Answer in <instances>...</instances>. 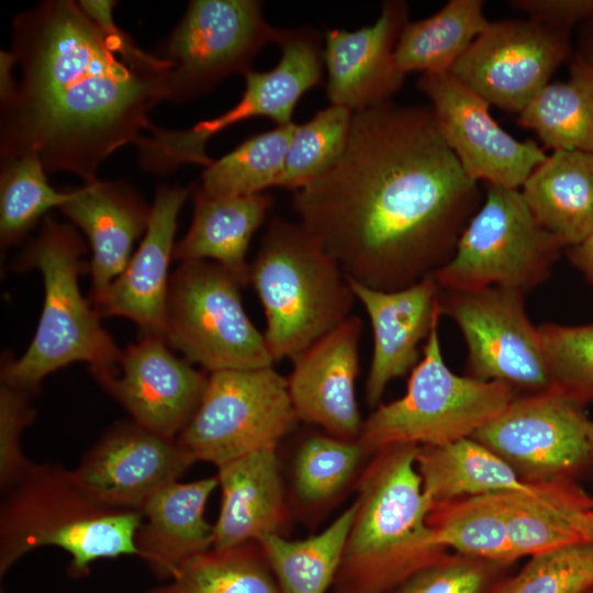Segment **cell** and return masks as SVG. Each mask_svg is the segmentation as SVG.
Instances as JSON below:
<instances>
[{
	"mask_svg": "<svg viewBox=\"0 0 593 593\" xmlns=\"http://www.w3.org/2000/svg\"><path fill=\"white\" fill-rule=\"evenodd\" d=\"M133 422L176 439L197 411L208 377L175 356L161 335L141 333L114 371H91Z\"/></svg>",
	"mask_w": 593,
	"mask_h": 593,
	"instance_id": "cell-17",
	"label": "cell"
},
{
	"mask_svg": "<svg viewBox=\"0 0 593 593\" xmlns=\"http://www.w3.org/2000/svg\"><path fill=\"white\" fill-rule=\"evenodd\" d=\"M353 114L331 104L304 124H295L279 188L296 191L332 168L346 148Z\"/></svg>",
	"mask_w": 593,
	"mask_h": 593,
	"instance_id": "cell-37",
	"label": "cell"
},
{
	"mask_svg": "<svg viewBox=\"0 0 593 593\" xmlns=\"http://www.w3.org/2000/svg\"><path fill=\"white\" fill-rule=\"evenodd\" d=\"M271 205L272 198L266 193L206 198L197 191L191 225L175 243L172 259L216 262L246 286L248 245Z\"/></svg>",
	"mask_w": 593,
	"mask_h": 593,
	"instance_id": "cell-28",
	"label": "cell"
},
{
	"mask_svg": "<svg viewBox=\"0 0 593 593\" xmlns=\"http://www.w3.org/2000/svg\"><path fill=\"white\" fill-rule=\"evenodd\" d=\"M243 286L209 260L183 261L169 279L163 337L210 373L271 367L264 334L244 309Z\"/></svg>",
	"mask_w": 593,
	"mask_h": 593,
	"instance_id": "cell-9",
	"label": "cell"
},
{
	"mask_svg": "<svg viewBox=\"0 0 593 593\" xmlns=\"http://www.w3.org/2000/svg\"><path fill=\"white\" fill-rule=\"evenodd\" d=\"M353 293L363 306L372 329L373 348L365 396L378 406L387 385L418 363V345L427 337L440 313V287L429 276L410 287L383 291L348 278Z\"/></svg>",
	"mask_w": 593,
	"mask_h": 593,
	"instance_id": "cell-21",
	"label": "cell"
},
{
	"mask_svg": "<svg viewBox=\"0 0 593 593\" xmlns=\"http://www.w3.org/2000/svg\"><path fill=\"white\" fill-rule=\"evenodd\" d=\"M586 405L552 384L514 399L471 437L526 482L574 479L591 466Z\"/></svg>",
	"mask_w": 593,
	"mask_h": 593,
	"instance_id": "cell-13",
	"label": "cell"
},
{
	"mask_svg": "<svg viewBox=\"0 0 593 593\" xmlns=\"http://www.w3.org/2000/svg\"><path fill=\"white\" fill-rule=\"evenodd\" d=\"M294 126V123L277 125L253 135L213 160L205 167L197 191L206 198H223L253 195L279 187Z\"/></svg>",
	"mask_w": 593,
	"mask_h": 593,
	"instance_id": "cell-35",
	"label": "cell"
},
{
	"mask_svg": "<svg viewBox=\"0 0 593 593\" xmlns=\"http://www.w3.org/2000/svg\"><path fill=\"white\" fill-rule=\"evenodd\" d=\"M537 222L562 247L593 233V153L553 150L521 190Z\"/></svg>",
	"mask_w": 593,
	"mask_h": 593,
	"instance_id": "cell-27",
	"label": "cell"
},
{
	"mask_svg": "<svg viewBox=\"0 0 593 593\" xmlns=\"http://www.w3.org/2000/svg\"><path fill=\"white\" fill-rule=\"evenodd\" d=\"M577 53L593 67V16L579 25Z\"/></svg>",
	"mask_w": 593,
	"mask_h": 593,
	"instance_id": "cell-46",
	"label": "cell"
},
{
	"mask_svg": "<svg viewBox=\"0 0 593 593\" xmlns=\"http://www.w3.org/2000/svg\"><path fill=\"white\" fill-rule=\"evenodd\" d=\"M248 282L266 317L264 337L273 361L293 360L350 316L356 300L338 262L301 224L273 217Z\"/></svg>",
	"mask_w": 593,
	"mask_h": 593,
	"instance_id": "cell-6",
	"label": "cell"
},
{
	"mask_svg": "<svg viewBox=\"0 0 593 593\" xmlns=\"http://www.w3.org/2000/svg\"><path fill=\"white\" fill-rule=\"evenodd\" d=\"M479 203L432 108L390 101L354 112L340 158L293 197L300 224L346 276L383 291L447 264Z\"/></svg>",
	"mask_w": 593,
	"mask_h": 593,
	"instance_id": "cell-1",
	"label": "cell"
},
{
	"mask_svg": "<svg viewBox=\"0 0 593 593\" xmlns=\"http://www.w3.org/2000/svg\"><path fill=\"white\" fill-rule=\"evenodd\" d=\"M43 164L30 155L2 160L0 176L1 248L19 243L53 208H60L68 191L53 188Z\"/></svg>",
	"mask_w": 593,
	"mask_h": 593,
	"instance_id": "cell-36",
	"label": "cell"
},
{
	"mask_svg": "<svg viewBox=\"0 0 593 593\" xmlns=\"http://www.w3.org/2000/svg\"><path fill=\"white\" fill-rule=\"evenodd\" d=\"M368 452L358 440L312 435L300 446L293 469L294 492L306 506L336 497L353 481Z\"/></svg>",
	"mask_w": 593,
	"mask_h": 593,
	"instance_id": "cell-38",
	"label": "cell"
},
{
	"mask_svg": "<svg viewBox=\"0 0 593 593\" xmlns=\"http://www.w3.org/2000/svg\"><path fill=\"white\" fill-rule=\"evenodd\" d=\"M427 522L436 541L458 555L495 564L515 560L497 492L434 504Z\"/></svg>",
	"mask_w": 593,
	"mask_h": 593,
	"instance_id": "cell-33",
	"label": "cell"
},
{
	"mask_svg": "<svg viewBox=\"0 0 593 593\" xmlns=\"http://www.w3.org/2000/svg\"><path fill=\"white\" fill-rule=\"evenodd\" d=\"M18 64L11 52L0 53V100L1 107L8 104L16 91L18 83L13 78V66Z\"/></svg>",
	"mask_w": 593,
	"mask_h": 593,
	"instance_id": "cell-45",
	"label": "cell"
},
{
	"mask_svg": "<svg viewBox=\"0 0 593 593\" xmlns=\"http://www.w3.org/2000/svg\"><path fill=\"white\" fill-rule=\"evenodd\" d=\"M514 559L593 542V497L574 479L497 492Z\"/></svg>",
	"mask_w": 593,
	"mask_h": 593,
	"instance_id": "cell-24",
	"label": "cell"
},
{
	"mask_svg": "<svg viewBox=\"0 0 593 593\" xmlns=\"http://www.w3.org/2000/svg\"><path fill=\"white\" fill-rule=\"evenodd\" d=\"M189 193L190 188L177 186L157 189L144 239L102 301L93 306L100 316L126 317L141 327V333L163 336L177 219Z\"/></svg>",
	"mask_w": 593,
	"mask_h": 593,
	"instance_id": "cell-22",
	"label": "cell"
},
{
	"mask_svg": "<svg viewBox=\"0 0 593 593\" xmlns=\"http://www.w3.org/2000/svg\"><path fill=\"white\" fill-rule=\"evenodd\" d=\"M552 384L584 403L593 401V323L538 326Z\"/></svg>",
	"mask_w": 593,
	"mask_h": 593,
	"instance_id": "cell-40",
	"label": "cell"
},
{
	"mask_svg": "<svg viewBox=\"0 0 593 593\" xmlns=\"http://www.w3.org/2000/svg\"><path fill=\"white\" fill-rule=\"evenodd\" d=\"M593 586V542L537 553L495 593H585Z\"/></svg>",
	"mask_w": 593,
	"mask_h": 593,
	"instance_id": "cell-39",
	"label": "cell"
},
{
	"mask_svg": "<svg viewBox=\"0 0 593 593\" xmlns=\"http://www.w3.org/2000/svg\"><path fill=\"white\" fill-rule=\"evenodd\" d=\"M585 593H593V586L589 589Z\"/></svg>",
	"mask_w": 593,
	"mask_h": 593,
	"instance_id": "cell-48",
	"label": "cell"
},
{
	"mask_svg": "<svg viewBox=\"0 0 593 593\" xmlns=\"http://www.w3.org/2000/svg\"><path fill=\"white\" fill-rule=\"evenodd\" d=\"M355 511L353 502L323 532L302 540L267 535L257 541L281 593H326L339 568Z\"/></svg>",
	"mask_w": 593,
	"mask_h": 593,
	"instance_id": "cell-32",
	"label": "cell"
},
{
	"mask_svg": "<svg viewBox=\"0 0 593 593\" xmlns=\"http://www.w3.org/2000/svg\"><path fill=\"white\" fill-rule=\"evenodd\" d=\"M192 463L177 439L127 421L108 429L71 473L99 504L142 512L157 491L178 481Z\"/></svg>",
	"mask_w": 593,
	"mask_h": 593,
	"instance_id": "cell-18",
	"label": "cell"
},
{
	"mask_svg": "<svg viewBox=\"0 0 593 593\" xmlns=\"http://www.w3.org/2000/svg\"><path fill=\"white\" fill-rule=\"evenodd\" d=\"M31 393L0 385V485L4 491L31 462L21 448L23 430L33 422Z\"/></svg>",
	"mask_w": 593,
	"mask_h": 593,
	"instance_id": "cell-42",
	"label": "cell"
},
{
	"mask_svg": "<svg viewBox=\"0 0 593 593\" xmlns=\"http://www.w3.org/2000/svg\"><path fill=\"white\" fill-rule=\"evenodd\" d=\"M493 566L458 553L446 555L389 593H482Z\"/></svg>",
	"mask_w": 593,
	"mask_h": 593,
	"instance_id": "cell-41",
	"label": "cell"
},
{
	"mask_svg": "<svg viewBox=\"0 0 593 593\" xmlns=\"http://www.w3.org/2000/svg\"><path fill=\"white\" fill-rule=\"evenodd\" d=\"M59 209L89 239V301L96 306L128 264L135 239L147 230L152 206L124 181L96 180L68 191Z\"/></svg>",
	"mask_w": 593,
	"mask_h": 593,
	"instance_id": "cell-23",
	"label": "cell"
},
{
	"mask_svg": "<svg viewBox=\"0 0 593 593\" xmlns=\"http://www.w3.org/2000/svg\"><path fill=\"white\" fill-rule=\"evenodd\" d=\"M112 0H46L13 19L11 53L21 66L1 107V161L35 156L47 172L85 183L118 148L150 133L169 67L139 48L113 20Z\"/></svg>",
	"mask_w": 593,
	"mask_h": 593,
	"instance_id": "cell-2",
	"label": "cell"
},
{
	"mask_svg": "<svg viewBox=\"0 0 593 593\" xmlns=\"http://www.w3.org/2000/svg\"><path fill=\"white\" fill-rule=\"evenodd\" d=\"M569 75L544 87L518 113L517 123L552 152L593 153V67L575 53Z\"/></svg>",
	"mask_w": 593,
	"mask_h": 593,
	"instance_id": "cell-31",
	"label": "cell"
},
{
	"mask_svg": "<svg viewBox=\"0 0 593 593\" xmlns=\"http://www.w3.org/2000/svg\"><path fill=\"white\" fill-rule=\"evenodd\" d=\"M417 450L416 445L380 449L358 477L334 593H389L448 555L427 522L434 504L416 468Z\"/></svg>",
	"mask_w": 593,
	"mask_h": 593,
	"instance_id": "cell-3",
	"label": "cell"
},
{
	"mask_svg": "<svg viewBox=\"0 0 593 593\" xmlns=\"http://www.w3.org/2000/svg\"><path fill=\"white\" fill-rule=\"evenodd\" d=\"M361 332V318L350 315L296 356L287 378L299 421L345 440H357L363 423L355 388Z\"/></svg>",
	"mask_w": 593,
	"mask_h": 593,
	"instance_id": "cell-19",
	"label": "cell"
},
{
	"mask_svg": "<svg viewBox=\"0 0 593 593\" xmlns=\"http://www.w3.org/2000/svg\"><path fill=\"white\" fill-rule=\"evenodd\" d=\"M588 440L590 446L591 466H593V421H590L589 423Z\"/></svg>",
	"mask_w": 593,
	"mask_h": 593,
	"instance_id": "cell-47",
	"label": "cell"
},
{
	"mask_svg": "<svg viewBox=\"0 0 593 593\" xmlns=\"http://www.w3.org/2000/svg\"><path fill=\"white\" fill-rule=\"evenodd\" d=\"M570 54V31L529 18L494 21L450 72L490 104L518 114Z\"/></svg>",
	"mask_w": 593,
	"mask_h": 593,
	"instance_id": "cell-15",
	"label": "cell"
},
{
	"mask_svg": "<svg viewBox=\"0 0 593 593\" xmlns=\"http://www.w3.org/2000/svg\"><path fill=\"white\" fill-rule=\"evenodd\" d=\"M417 88L429 99L438 130L473 180L519 189L547 155L518 141L492 118L490 103L451 72L423 74Z\"/></svg>",
	"mask_w": 593,
	"mask_h": 593,
	"instance_id": "cell-16",
	"label": "cell"
},
{
	"mask_svg": "<svg viewBox=\"0 0 593 593\" xmlns=\"http://www.w3.org/2000/svg\"><path fill=\"white\" fill-rule=\"evenodd\" d=\"M568 257L571 264L593 284V233L580 244L569 247Z\"/></svg>",
	"mask_w": 593,
	"mask_h": 593,
	"instance_id": "cell-44",
	"label": "cell"
},
{
	"mask_svg": "<svg viewBox=\"0 0 593 593\" xmlns=\"http://www.w3.org/2000/svg\"><path fill=\"white\" fill-rule=\"evenodd\" d=\"M507 4L529 19L566 31L593 16V0H510Z\"/></svg>",
	"mask_w": 593,
	"mask_h": 593,
	"instance_id": "cell-43",
	"label": "cell"
},
{
	"mask_svg": "<svg viewBox=\"0 0 593 593\" xmlns=\"http://www.w3.org/2000/svg\"><path fill=\"white\" fill-rule=\"evenodd\" d=\"M407 21L406 2L388 0L372 25L325 33L323 60L331 104L358 112L389 102L405 77L395 64L394 49Z\"/></svg>",
	"mask_w": 593,
	"mask_h": 593,
	"instance_id": "cell-20",
	"label": "cell"
},
{
	"mask_svg": "<svg viewBox=\"0 0 593 593\" xmlns=\"http://www.w3.org/2000/svg\"><path fill=\"white\" fill-rule=\"evenodd\" d=\"M416 468L433 504L533 488V482L522 480L507 462L472 437L418 446Z\"/></svg>",
	"mask_w": 593,
	"mask_h": 593,
	"instance_id": "cell-29",
	"label": "cell"
},
{
	"mask_svg": "<svg viewBox=\"0 0 593 593\" xmlns=\"http://www.w3.org/2000/svg\"><path fill=\"white\" fill-rule=\"evenodd\" d=\"M524 292L501 287L474 291L440 288L439 309L459 327L468 348V376L532 393L552 385L538 327Z\"/></svg>",
	"mask_w": 593,
	"mask_h": 593,
	"instance_id": "cell-12",
	"label": "cell"
},
{
	"mask_svg": "<svg viewBox=\"0 0 593 593\" xmlns=\"http://www.w3.org/2000/svg\"><path fill=\"white\" fill-rule=\"evenodd\" d=\"M283 30L267 23L256 0H193L174 30L164 76V100L188 101L230 75L250 70L256 54Z\"/></svg>",
	"mask_w": 593,
	"mask_h": 593,
	"instance_id": "cell-11",
	"label": "cell"
},
{
	"mask_svg": "<svg viewBox=\"0 0 593 593\" xmlns=\"http://www.w3.org/2000/svg\"><path fill=\"white\" fill-rule=\"evenodd\" d=\"M485 189L452 257L433 277L445 290L501 287L525 293L549 277L562 246L537 222L519 189Z\"/></svg>",
	"mask_w": 593,
	"mask_h": 593,
	"instance_id": "cell-8",
	"label": "cell"
},
{
	"mask_svg": "<svg viewBox=\"0 0 593 593\" xmlns=\"http://www.w3.org/2000/svg\"><path fill=\"white\" fill-rule=\"evenodd\" d=\"M278 45L281 48L278 64L268 71L248 70L244 75L243 96L233 108L191 128L160 127L153 135L150 150L160 168L172 171L184 164L210 166L213 159L205 153L209 138L247 119L264 116L277 125L292 123L299 100L322 82L323 53L317 33L306 27L283 30Z\"/></svg>",
	"mask_w": 593,
	"mask_h": 593,
	"instance_id": "cell-14",
	"label": "cell"
},
{
	"mask_svg": "<svg viewBox=\"0 0 593 593\" xmlns=\"http://www.w3.org/2000/svg\"><path fill=\"white\" fill-rule=\"evenodd\" d=\"M217 486L216 475L175 481L143 507L135 534L136 556L159 579L170 580L186 561L213 547L214 526L205 519L204 510Z\"/></svg>",
	"mask_w": 593,
	"mask_h": 593,
	"instance_id": "cell-26",
	"label": "cell"
},
{
	"mask_svg": "<svg viewBox=\"0 0 593 593\" xmlns=\"http://www.w3.org/2000/svg\"><path fill=\"white\" fill-rule=\"evenodd\" d=\"M217 468L221 508L213 548L257 542L282 535L288 513L277 448L246 454Z\"/></svg>",
	"mask_w": 593,
	"mask_h": 593,
	"instance_id": "cell-25",
	"label": "cell"
},
{
	"mask_svg": "<svg viewBox=\"0 0 593 593\" xmlns=\"http://www.w3.org/2000/svg\"><path fill=\"white\" fill-rule=\"evenodd\" d=\"M146 593H281L257 542L211 548L186 561L167 583Z\"/></svg>",
	"mask_w": 593,
	"mask_h": 593,
	"instance_id": "cell-34",
	"label": "cell"
},
{
	"mask_svg": "<svg viewBox=\"0 0 593 593\" xmlns=\"http://www.w3.org/2000/svg\"><path fill=\"white\" fill-rule=\"evenodd\" d=\"M0 507V574L21 557L55 546L70 556L69 573L86 575L103 558L137 555L141 511L118 510L92 500L71 470L30 462L4 491Z\"/></svg>",
	"mask_w": 593,
	"mask_h": 593,
	"instance_id": "cell-4",
	"label": "cell"
},
{
	"mask_svg": "<svg viewBox=\"0 0 593 593\" xmlns=\"http://www.w3.org/2000/svg\"><path fill=\"white\" fill-rule=\"evenodd\" d=\"M86 245L69 224L46 216L38 235L14 260L15 270L37 269L44 303L34 337L18 359L3 358L1 383L34 393L44 378L72 362L91 371H114L122 351L102 327L100 315L80 292Z\"/></svg>",
	"mask_w": 593,
	"mask_h": 593,
	"instance_id": "cell-5",
	"label": "cell"
},
{
	"mask_svg": "<svg viewBox=\"0 0 593 593\" xmlns=\"http://www.w3.org/2000/svg\"><path fill=\"white\" fill-rule=\"evenodd\" d=\"M438 314L405 394L379 404L363 421L359 444L369 456L400 445L440 446L471 437L514 399V389L454 373L444 361Z\"/></svg>",
	"mask_w": 593,
	"mask_h": 593,
	"instance_id": "cell-7",
	"label": "cell"
},
{
	"mask_svg": "<svg viewBox=\"0 0 593 593\" xmlns=\"http://www.w3.org/2000/svg\"><path fill=\"white\" fill-rule=\"evenodd\" d=\"M482 0H449L433 15L407 21L394 49L398 68L423 74L450 72L486 29Z\"/></svg>",
	"mask_w": 593,
	"mask_h": 593,
	"instance_id": "cell-30",
	"label": "cell"
},
{
	"mask_svg": "<svg viewBox=\"0 0 593 593\" xmlns=\"http://www.w3.org/2000/svg\"><path fill=\"white\" fill-rule=\"evenodd\" d=\"M287 378L265 367L209 374L201 402L176 438L192 462L219 467L278 448L296 425Z\"/></svg>",
	"mask_w": 593,
	"mask_h": 593,
	"instance_id": "cell-10",
	"label": "cell"
}]
</instances>
